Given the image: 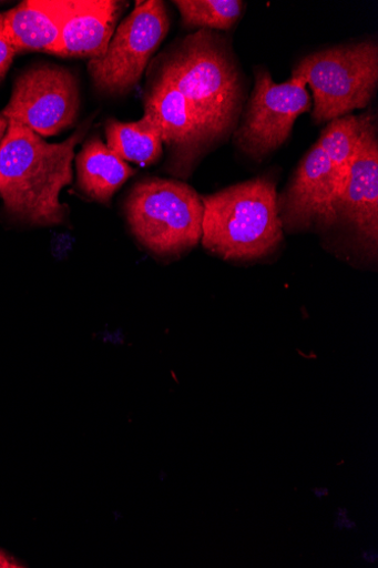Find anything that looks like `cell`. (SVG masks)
<instances>
[{
    "label": "cell",
    "mask_w": 378,
    "mask_h": 568,
    "mask_svg": "<svg viewBox=\"0 0 378 568\" xmlns=\"http://www.w3.org/2000/svg\"><path fill=\"white\" fill-rule=\"evenodd\" d=\"M147 75L144 113L153 116L160 126L168 153V173L186 180L208 151L183 94L152 68Z\"/></svg>",
    "instance_id": "obj_10"
},
{
    "label": "cell",
    "mask_w": 378,
    "mask_h": 568,
    "mask_svg": "<svg viewBox=\"0 0 378 568\" xmlns=\"http://www.w3.org/2000/svg\"><path fill=\"white\" fill-rule=\"evenodd\" d=\"M90 121L61 143H48L27 126L9 121L0 148V197L11 217L37 226L61 225L68 211L61 192L73 181L75 146Z\"/></svg>",
    "instance_id": "obj_2"
},
{
    "label": "cell",
    "mask_w": 378,
    "mask_h": 568,
    "mask_svg": "<svg viewBox=\"0 0 378 568\" xmlns=\"http://www.w3.org/2000/svg\"><path fill=\"white\" fill-rule=\"evenodd\" d=\"M124 7L125 3L116 0H72L70 17L53 55L90 61L102 59Z\"/></svg>",
    "instance_id": "obj_12"
},
{
    "label": "cell",
    "mask_w": 378,
    "mask_h": 568,
    "mask_svg": "<svg viewBox=\"0 0 378 568\" xmlns=\"http://www.w3.org/2000/svg\"><path fill=\"white\" fill-rule=\"evenodd\" d=\"M183 23L188 28L231 30L242 18L241 0H175Z\"/></svg>",
    "instance_id": "obj_17"
},
{
    "label": "cell",
    "mask_w": 378,
    "mask_h": 568,
    "mask_svg": "<svg viewBox=\"0 0 378 568\" xmlns=\"http://www.w3.org/2000/svg\"><path fill=\"white\" fill-rule=\"evenodd\" d=\"M302 79L276 83L265 69L255 70V85L233 134L237 148L262 162L289 139L296 120L313 108Z\"/></svg>",
    "instance_id": "obj_7"
},
{
    "label": "cell",
    "mask_w": 378,
    "mask_h": 568,
    "mask_svg": "<svg viewBox=\"0 0 378 568\" xmlns=\"http://www.w3.org/2000/svg\"><path fill=\"white\" fill-rule=\"evenodd\" d=\"M125 215L135 239L161 257L180 256L202 239V197L182 181H140L129 193Z\"/></svg>",
    "instance_id": "obj_4"
},
{
    "label": "cell",
    "mask_w": 378,
    "mask_h": 568,
    "mask_svg": "<svg viewBox=\"0 0 378 568\" xmlns=\"http://www.w3.org/2000/svg\"><path fill=\"white\" fill-rule=\"evenodd\" d=\"M8 129H9V120L2 113H0V148H2V143H3V140L7 134Z\"/></svg>",
    "instance_id": "obj_22"
},
{
    "label": "cell",
    "mask_w": 378,
    "mask_h": 568,
    "mask_svg": "<svg viewBox=\"0 0 378 568\" xmlns=\"http://www.w3.org/2000/svg\"><path fill=\"white\" fill-rule=\"evenodd\" d=\"M362 560L368 565H377L378 562V551L376 548H368L361 551Z\"/></svg>",
    "instance_id": "obj_21"
},
{
    "label": "cell",
    "mask_w": 378,
    "mask_h": 568,
    "mask_svg": "<svg viewBox=\"0 0 378 568\" xmlns=\"http://www.w3.org/2000/svg\"><path fill=\"white\" fill-rule=\"evenodd\" d=\"M0 567H24L13 556L0 549Z\"/></svg>",
    "instance_id": "obj_20"
},
{
    "label": "cell",
    "mask_w": 378,
    "mask_h": 568,
    "mask_svg": "<svg viewBox=\"0 0 378 568\" xmlns=\"http://www.w3.org/2000/svg\"><path fill=\"white\" fill-rule=\"evenodd\" d=\"M80 108V88L74 74L63 67L42 64L18 77L2 114L47 138L72 128Z\"/></svg>",
    "instance_id": "obj_8"
},
{
    "label": "cell",
    "mask_w": 378,
    "mask_h": 568,
    "mask_svg": "<svg viewBox=\"0 0 378 568\" xmlns=\"http://www.w3.org/2000/svg\"><path fill=\"white\" fill-rule=\"evenodd\" d=\"M335 528L339 531H356L357 525L349 518L347 508L339 507L336 511Z\"/></svg>",
    "instance_id": "obj_19"
},
{
    "label": "cell",
    "mask_w": 378,
    "mask_h": 568,
    "mask_svg": "<svg viewBox=\"0 0 378 568\" xmlns=\"http://www.w3.org/2000/svg\"><path fill=\"white\" fill-rule=\"evenodd\" d=\"M369 118L370 113L336 119L328 123L316 142L336 170L339 187L354 161Z\"/></svg>",
    "instance_id": "obj_16"
},
{
    "label": "cell",
    "mask_w": 378,
    "mask_h": 568,
    "mask_svg": "<svg viewBox=\"0 0 378 568\" xmlns=\"http://www.w3.org/2000/svg\"><path fill=\"white\" fill-rule=\"evenodd\" d=\"M339 179L327 154L315 143L278 197L284 231L328 230L338 223Z\"/></svg>",
    "instance_id": "obj_9"
},
{
    "label": "cell",
    "mask_w": 378,
    "mask_h": 568,
    "mask_svg": "<svg viewBox=\"0 0 378 568\" xmlns=\"http://www.w3.org/2000/svg\"><path fill=\"white\" fill-rule=\"evenodd\" d=\"M201 197L202 244L225 261L260 260L284 241L278 193L272 179L257 178Z\"/></svg>",
    "instance_id": "obj_3"
},
{
    "label": "cell",
    "mask_w": 378,
    "mask_h": 568,
    "mask_svg": "<svg viewBox=\"0 0 378 568\" xmlns=\"http://www.w3.org/2000/svg\"><path fill=\"white\" fill-rule=\"evenodd\" d=\"M71 7L72 0H28L4 13L8 34L18 51L55 54Z\"/></svg>",
    "instance_id": "obj_13"
},
{
    "label": "cell",
    "mask_w": 378,
    "mask_h": 568,
    "mask_svg": "<svg viewBox=\"0 0 378 568\" xmlns=\"http://www.w3.org/2000/svg\"><path fill=\"white\" fill-rule=\"evenodd\" d=\"M292 77L313 92V120L329 123L367 108L378 85V47L364 41L316 51L303 59Z\"/></svg>",
    "instance_id": "obj_5"
},
{
    "label": "cell",
    "mask_w": 378,
    "mask_h": 568,
    "mask_svg": "<svg viewBox=\"0 0 378 568\" xmlns=\"http://www.w3.org/2000/svg\"><path fill=\"white\" fill-rule=\"evenodd\" d=\"M18 53V49L8 34L4 13H0V83L7 78Z\"/></svg>",
    "instance_id": "obj_18"
},
{
    "label": "cell",
    "mask_w": 378,
    "mask_h": 568,
    "mask_svg": "<svg viewBox=\"0 0 378 568\" xmlns=\"http://www.w3.org/2000/svg\"><path fill=\"white\" fill-rule=\"evenodd\" d=\"M106 146L124 162L142 168L156 164L164 153L160 126L147 113L133 123L110 120L105 124Z\"/></svg>",
    "instance_id": "obj_15"
},
{
    "label": "cell",
    "mask_w": 378,
    "mask_h": 568,
    "mask_svg": "<svg viewBox=\"0 0 378 568\" xmlns=\"http://www.w3.org/2000/svg\"><path fill=\"white\" fill-rule=\"evenodd\" d=\"M171 29L167 8L160 0H137L133 12L120 24L100 60L89 62L93 85L102 93L131 92Z\"/></svg>",
    "instance_id": "obj_6"
},
{
    "label": "cell",
    "mask_w": 378,
    "mask_h": 568,
    "mask_svg": "<svg viewBox=\"0 0 378 568\" xmlns=\"http://www.w3.org/2000/svg\"><path fill=\"white\" fill-rule=\"evenodd\" d=\"M311 491H313L314 496L316 498H318V499H323L324 497H328L329 494H330L329 488H326V487L314 488Z\"/></svg>",
    "instance_id": "obj_23"
},
{
    "label": "cell",
    "mask_w": 378,
    "mask_h": 568,
    "mask_svg": "<svg viewBox=\"0 0 378 568\" xmlns=\"http://www.w3.org/2000/svg\"><path fill=\"white\" fill-rule=\"evenodd\" d=\"M185 98L206 150L228 141L245 103L244 78L227 39L200 29L150 65Z\"/></svg>",
    "instance_id": "obj_1"
},
{
    "label": "cell",
    "mask_w": 378,
    "mask_h": 568,
    "mask_svg": "<svg viewBox=\"0 0 378 568\" xmlns=\"http://www.w3.org/2000/svg\"><path fill=\"white\" fill-rule=\"evenodd\" d=\"M338 222L354 231L371 253L378 245V140L375 118L361 135L354 161L339 187L336 201Z\"/></svg>",
    "instance_id": "obj_11"
},
{
    "label": "cell",
    "mask_w": 378,
    "mask_h": 568,
    "mask_svg": "<svg viewBox=\"0 0 378 568\" xmlns=\"http://www.w3.org/2000/svg\"><path fill=\"white\" fill-rule=\"evenodd\" d=\"M76 170L79 189L102 204L111 203L115 193L136 174L96 136L83 144L76 158Z\"/></svg>",
    "instance_id": "obj_14"
}]
</instances>
